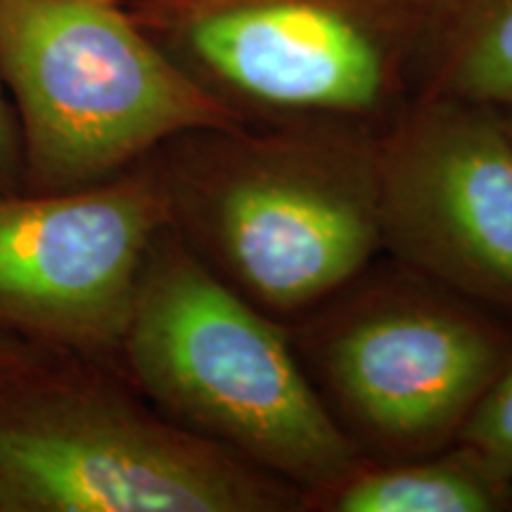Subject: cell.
I'll use <instances>...</instances> for the list:
<instances>
[{
    "label": "cell",
    "instance_id": "7a4b0ae2",
    "mask_svg": "<svg viewBox=\"0 0 512 512\" xmlns=\"http://www.w3.org/2000/svg\"><path fill=\"white\" fill-rule=\"evenodd\" d=\"M117 351L159 413L304 498L363 460L313 387L290 325L233 290L171 226L147 252Z\"/></svg>",
    "mask_w": 512,
    "mask_h": 512
},
{
    "label": "cell",
    "instance_id": "ba28073f",
    "mask_svg": "<svg viewBox=\"0 0 512 512\" xmlns=\"http://www.w3.org/2000/svg\"><path fill=\"white\" fill-rule=\"evenodd\" d=\"M169 207L150 157L86 188L0 192V328L117 351Z\"/></svg>",
    "mask_w": 512,
    "mask_h": 512
},
{
    "label": "cell",
    "instance_id": "277c9868",
    "mask_svg": "<svg viewBox=\"0 0 512 512\" xmlns=\"http://www.w3.org/2000/svg\"><path fill=\"white\" fill-rule=\"evenodd\" d=\"M290 323L297 354L363 460L453 446L512 361V323L399 261Z\"/></svg>",
    "mask_w": 512,
    "mask_h": 512
},
{
    "label": "cell",
    "instance_id": "30bf717a",
    "mask_svg": "<svg viewBox=\"0 0 512 512\" xmlns=\"http://www.w3.org/2000/svg\"><path fill=\"white\" fill-rule=\"evenodd\" d=\"M415 95L496 105L512 95V0H415Z\"/></svg>",
    "mask_w": 512,
    "mask_h": 512
},
{
    "label": "cell",
    "instance_id": "52a82bcc",
    "mask_svg": "<svg viewBox=\"0 0 512 512\" xmlns=\"http://www.w3.org/2000/svg\"><path fill=\"white\" fill-rule=\"evenodd\" d=\"M382 252L512 323V140L494 107L415 95L375 140Z\"/></svg>",
    "mask_w": 512,
    "mask_h": 512
},
{
    "label": "cell",
    "instance_id": "4fadbf2b",
    "mask_svg": "<svg viewBox=\"0 0 512 512\" xmlns=\"http://www.w3.org/2000/svg\"><path fill=\"white\" fill-rule=\"evenodd\" d=\"M31 351L34 349L29 344L19 342L15 335L0 328V396L15 387L17 382H22L24 377L36 373L38 363Z\"/></svg>",
    "mask_w": 512,
    "mask_h": 512
},
{
    "label": "cell",
    "instance_id": "5b68a950",
    "mask_svg": "<svg viewBox=\"0 0 512 512\" xmlns=\"http://www.w3.org/2000/svg\"><path fill=\"white\" fill-rule=\"evenodd\" d=\"M302 491L95 375L0 396V512H283Z\"/></svg>",
    "mask_w": 512,
    "mask_h": 512
},
{
    "label": "cell",
    "instance_id": "3957f363",
    "mask_svg": "<svg viewBox=\"0 0 512 512\" xmlns=\"http://www.w3.org/2000/svg\"><path fill=\"white\" fill-rule=\"evenodd\" d=\"M0 79L34 192L86 188L181 133L242 124L121 0H0Z\"/></svg>",
    "mask_w": 512,
    "mask_h": 512
},
{
    "label": "cell",
    "instance_id": "8992f818",
    "mask_svg": "<svg viewBox=\"0 0 512 512\" xmlns=\"http://www.w3.org/2000/svg\"><path fill=\"white\" fill-rule=\"evenodd\" d=\"M143 15L242 124L382 131L415 98V0H143Z\"/></svg>",
    "mask_w": 512,
    "mask_h": 512
},
{
    "label": "cell",
    "instance_id": "9c48e42d",
    "mask_svg": "<svg viewBox=\"0 0 512 512\" xmlns=\"http://www.w3.org/2000/svg\"><path fill=\"white\" fill-rule=\"evenodd\" d=\"M325 512H512L505 482L472 448L453 444L430 456L361 460L347 475L304 498Z\"/></svg>",
    "mask_w": 512,
    "mask_h": 512
},
{
    "label": "cell",
    "instance_id": "5bb4252c",
    "mask_svg": "<svg viewBox=\"0 0 512 512\" xmlns=\"http://www.w3.org/2000/svg\"><path fill=\"white\" fill-rule=\"evenodd\" d=\"M491 107H494L498 121H501L505 133H508V138L512 140V95H508V98L496 102V105H491Z\"/></svg>",
    "mask_w": 512,
    "mask_h": 512
},
{
    "label": "cell",
    "instance_id": "6da1fadb",
    "mask_svg": "<svg viewBox=\"0 0 512 512\" xmlns=\"http://www.w3.org/2000/svg\"><path fill=\"white\" fill-rule=\"evenodd\" d=\"M375 140L351 124H235L181 133L150 162L185 245L290 325L382 252Z\"/></svg>",
    "mask_w": 512,
    "mask_h": 512
},
{
    "label": "cell",
    "instance_id": "7c38bea8",
    "mask_svg": "<svg viewBox=\"0 0 512 512\" xmlns=\"http://www.w3.org/2000/svg\"><path fill=\"white\" fill-rule=\"evenodd\" d=\"M22 183V140L12 112L0 93V192H15Z\"/></svg>",
    "mask_w": 512,
    "mask_h": 512
},
{
    "label": "cell",
    "instance_id": "8fae6325",
    "mask_svg": "<svg viewBox=\"0 0 512 512\" xmlns=\"http://www.w3.org/2000/svg\"><path fill=\"white\" fill-rule=\"evenodd\" d=\"M458 444L472 448L494 475L512 482V361L477 403Z\"/></svg>",
    "mask_w": 512,
    "mask_h": 512
}]
</instances>
